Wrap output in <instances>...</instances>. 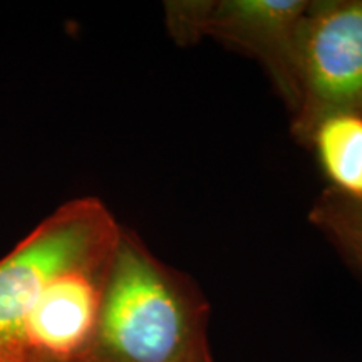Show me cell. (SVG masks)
<instances>
[{
    "mask_svg": "<svg viewBox=\"0 0 362 362\" xmlns=\"http://www.w3.org/2000/svg\"><path fill=\"white\" fill-rule=\"evenodd\" d=\"M76 362H215L205 297L123 228L96 330Z\"/></svg>",
    "mask_w": 362,
    "mask_h": 362,
    "instance_id": "obj_1",
    "label": "cell"
},
{
    "mask_svg": "<svg viewBox=\"0 0 362 362\" xmlns=\"http://www.w3.org/2000/svg\"><path fill=\"white\" fill-rule=\"evenodd\" d=\"M121 230L101 200L76 198L0 259V362H25L24 334L45 287L62 272L110 259Z\"/></svg>",
    "mask_w": 362,
    "mask_h": 362,
    "instance_id": "obj_2",
    "label": "cell"
},
{
    "mask_svg": "<svg viewBox=\"0 0 362 362\" xmlns=\"http://www.w3.org/2000/svg\"><path fill=\"white\" fill-rule=\"evenodd\" d=\"M334 112L362 115V0L310 2L298 33L293 131Z\"/></svg>",
    "mask_w": 362,
    "mask_h": 362,
    "instance_id": "obj_3",
    "label": "cell"
},
{
    "mask_svg": "<svg viewBox=\"0 0 362 362\" xmlns=\"http://www.w3.org/2000/svg\"><path fill=\"white\" fill-rule=\"evenodd\" d=\"M310 2L218 0L170 2L166 21L180 42L202 35L242 47L265 64L288 106L297 103V42Z\"/></svg>",
    "mask_w": 362,
    "mask_h": 362,
    "instance_id": "obj_4",
    "label": "cell"
},
{
    "mask_svg": "<svg viewBox=\"0 0 362 362\" xmlns=\"http://www.w3.org/2000/svg\"><path fill=\"white\" fill-rule=\"evenodd\" d=\"M111 259L62 272L45 287L24 334L25 362H76L84 354L96 330Z\"/></svg>",
    "mask_w": 362,
    "mask_h": 362,
    "instance_id": "obj_5",
    "label": "cell"
},
{
    "mask_svg": "<svg viewBox=\"0 0 362 362\" xmlns=\"http://www.w3.org/2000/svg\"><path fill=\"white\" fill-rule=\"evenodd\" d=\"M317 160L332 185V192L362 202V115L334 112L312 128Z\"/></svg>",
    "mask_w": 362,
    "mask_h": 362,
    "instance_id": "obj_6",
    "label": "cell"
},
{
    "mask_svg": "<svg viewBox=\"0 0 362 362\" xmlns=\"http://www.w3.org/2000/svg\"><path fill=\"white\" fill-rule=\"evenodd\" d=\"M310 220L362 270V202L329 189L312 208Z\"/></svg>",
    "mask_w": 362,
    "mask_h": 362,
    "instance_id": "obj_7",
    "label": "cell"
}]
</instances>
